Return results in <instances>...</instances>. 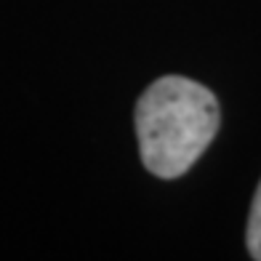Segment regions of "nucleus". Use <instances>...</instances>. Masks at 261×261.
I'll list each match as a JSON object with an SVG mask.
<instances>
[{"label": "nucleus", "mask_w": 261, "mask_h": 261, "mask_svg": "<svg viewBox=\"0 0 261 261\" xmlns=\"http://www.w3.org/2000/svg\"><path fill=\"white\" fill-rule=\"evenodd\" d=\"M134 120L144 168L158 179H179L208 149L221 115L205 86L165 75L139 96Z\"/></svg>", "instance_id": "obj_1"}, {"label": "nucleus", "mask_w": 261, "mask_h": 261, "mask_svg": "<svg viewBox=\"0 0 261 261\" xmlns=\"http://www.w3.org/2000/svg\"><path fill=\"white\" fill-rule=\"evenodd\" d=\"M245 243H248V253H251V258L261 261V181H258L253 205H251V216H248Z\"/></svg>", "instance_id": "obj_2"}]
</instances>
